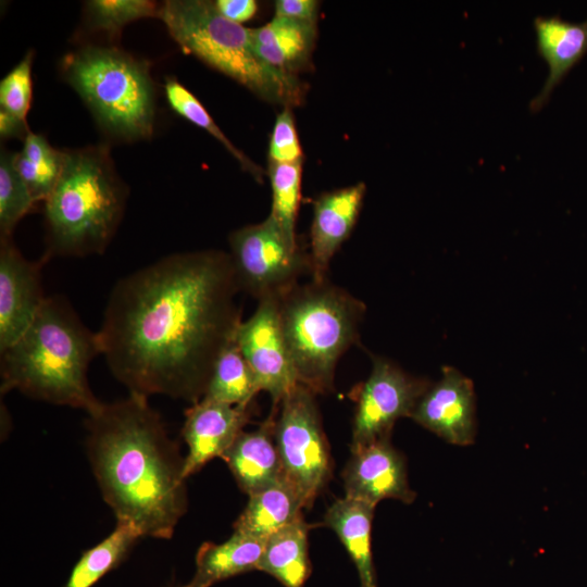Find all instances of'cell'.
I'll list each match as a JSON object with an SVG mask.
<instances>
[{
	"label": "cell",
	"mask_w": 587,
	"mask_h": 587,
	"mask_svg": "<svg viewBox=\"0 0 587 587\" xmlns=\"http://www.w3.org/2000/svg\"><path fill=\"white\" fill-rule=\"evenodd\" d=\"M239 291L224 251L159 259L113 287L96 333L99 353L129 394L195 403L242 321Z\"/></svg>",
	"instance_id": "cell-1"
},
{
	"label": "cell",
	"mask_w": 587,
	"mask_h": 587,
	"mask_svg": "<svg viewBox=\"0 0 587 587\" xmlns=\"http://www.w3.org/2000/svg\"><path fill=\"white\" fill-rule=\"evenodd\" d=\"M87 453L117 522L170 539L187 510L184 461L148 398L129 394L87 413Z\"/></svg>",
	"instance_id": "cell-2"
},
{
	"label": "cell",
	"mask_w": 587,
	"mask_h": 587,
	"mask_svg": "<svg viewBox=\"0 0 587 587\" xmlns=\"http://www.w3.org/2000/svg\"><path fill=\"white\" fill-rule=\"evenodd\" d=\"M1 353V391L18 390L52 404L89 413L102 402L87 372L100 354L91 333L65 299L46 297L27 330Z\"/></svg>",
	"instance_id": "cell-3"
},
{
	"label": "cell",
	"mask_w": 587,
	"mask_h": 587,
	"mask_svg": "<svg viewBox=\"0 0 587 587\" xmlns=\"http://www.w3.org/2000/svg\"><path fill=\"white\" fill-rule=\"evenodd\" d=\"M125 202L107 151L65 152L61 175L45 201L46 258L102 253L121 221Z\"/></svg>",
	"instance_id": "cell-4"
},
{
	"label": "cell",
	"mask_w": 587,
	"mask_h": 587,
	"mask_svg": "<svg viewBox=\"0 0 587 587\" xmlns=\"http://www.w3.org/2000/svg\"><path fill=\"white\" fill-rule=\"evenodd\" d=\"M189 54L232 77L260 98L285 108L298 105L303 90L295 75L264 63L253 48L250 28L225 18L214 2L170 0L158 15Z\"/></svg>",
	"instance_id": "cell-5"
},
{
	"label": "cell",
	"mask_w": 587,
	"mask_h": 587,
	"mask_svg": "<svg viewBox=\"0 0 587 587\" xmlns=\"http://www.w3.org/2000/svg\"><path fill=\"white\" fill-rule=\"evenodd\" d=\"M280 323L299 384L333 389L340 357L353 345L364 303L327 279L296 285L280 297Z\"/></svg>",
	"instance_id": "cell-6"
},
{
	"label": "cell",
	"mask_w": 587,
	"mask_h": 587,
	"mask_svg": "<svg viewBox=\"0 0 587 587\" xmlns=\"http://www.w3.org/2000/svg\"><path fill=\"white\" fill-rule=\"evenodd\" d=\"M62 66L103 128L128 139L152 135L154 89L146 62L117 49L86 47L67 54Z\"/></svg>",
	"instance_id": "cell-7"
},
{
	"label": "cell",
	"mask_w": 587,
	"mask_h": 587,
	"mask_svg": "<svg viewBox=\"0 0 587 587\" xmlns=\"http://www.w3.org/2000/svg\"><path fill=\"white\" fill-rule=\"evenodd\" d=\"M314 395L298 384L280 401L274 422L283 474L301 494L307 507L330 476V457Z\"/></svg>",
	"instance_id": "cell-8"
},
{
	"label": "cell",
	"mask_w": 587,
	"mask_h": 587,
	"mask_svg": "<svg viewBox=\"0 0 587 587\" xmlns=\"http://www.w3.org/2000/svg\"><path fill=\"white\" fill-rule=\"evenodd\" d=\"M229 258L240 291L258 300L282 297L304 273L311 274L309 254L291 243L268 215L229 236Z\"/></svg>",
	"instance_id": "cell-9"
},
{
	"label": "cell",
	"mask_w": 587,
	"mask_h": 587,
	"mask_svg": "<svg viewBox=\"0 0 587 587\" xmlns=\"http://www.w3.org/2000/svg\"><path fill=\"white\" fill-rule=\"evenodd\" d=\"M429 386V380L411 376L390 360L373 355L371 374L357 398L351 448L389 438L396 421L411 416Z\"/></svg>",
	"instance_id": "cell-10"
},
{
	"label": "cell",
	"mask_w": 587,
	"mask_h": 587,
	"mask_svg": "<svg viewBox=\"0 0 587 587\" xmlns=\"http://www.w3.org/2000/svg\"><path fill=\"white\" fill-rule=\"evenodd\" d=\"M280 297L258 300L253 314L241 321L235 339L254 374L260 391H266L275 404L298 384L280 323Z\"/></svg>",
	"instance_id": "cell-11"
},
{
	"label": "cell",
	"mask_w": 587,
	"mask_h": 587,
	"mask_svg": "<svg viewBox=\"0 0 587 587\" xmlns=\"http://www.w3.org/2000/svg\"><path fill=\"white\" fill-rule=\"evenodd\" d=\"M410 417L449 444H473L477 429L473 382L453 366H444L441 378L430 384Z\"/></svg>",
	"instance_id": "cell-12"
},
{
	"label": "cell",
	"mask_w": 587,
	"mask_h": 587,
	"mask_svg": "<svg viewBox=\"0 0 587 587\" xmlns=\"http://www.w3.org/2000/svg\"><path fill=\"white\" fill-rule=\"evenodd\" d=\"M48 259L32 262L11 238L0 246V351L12 346L30 326L46 297L40 271Z\"/></svg>",
	"instance_id": "cell-13"
},
{
	"label": "cell",
	"mask_w": 587,
	"mask_h": 587,
	"mask_svg": "<svg viewBox=\"0 0 587 587\" xmlns=\"http://www.w3.org/2000/svg\"><path fill=\"white\" fill-rule=\"evenodd\" d=\"M351 450L352 455L344 471L345 496L374 505L384 499L413 502L416 494L408 482L405 460L389 438Z\"/></svg>",
	"instance_id": "cell-14"
},
{
	"label": "cell",
	"mask_w": 587,
	"mask_h": 587,
	"mask_svg": "<svg viewBox=\"0 0 587 587\" xmlns=\"http://www.w3.org/2000/svg\"><path fill=\"white\" fill-rule=\"evenodd\" d=\"M249 420L248 407L202 398L185 411L183 437L188 447L184 478L214 458H222Z\"/></svg>",
	"instance_id": "cell-15"
},
{
	"label": "cell",
	"mask_w": 587,
	"mask_h": 587,
	"mask_svg": "<svg viewBox=\"0 0 587 587\" xmlns=\"http://www.w3.org/2000/svg\"><path fill=\"white\" fill-rule=\"evenodd\" d=\"M365 190V185L359 183L325 192L314 201L309 254L313 280L327 279V271L334 254L357 223Z\"/></svg>",
	"instance_id": "cell-16"
},
{
	"label": "cell",
	"mask_w": 587,
	"mask_h": 587,
	"mask_svg": "<svg viewBox=\"0 0 587 587\" xmlns=\"http://www.w3.org/2000/svg\"><path fill=\"white\" fill-rule=\"evenodd\" d=\"M534 28L537 52L549 67L541 90L529 103V110L538 112L567 72L587 52V20L571 23L558 15L537 16L534 20Z\"/></svg>",
	"instance_id": "cell-17"
},
{
	"label": "cell",
	"mask_w": 587,
	"mask_h": 587,
	"mask_svg": "<svg viewBox=\"0 0 587 587\" xmlns=\"http://www.w3.org/2000/svg\"><path fill=\"white\" fill-rule=\"evenodd\" d=\"M270 417L260 428L241 432L222 459L240 489L251 496L283 476V467Z\"/></svg>",
	"instance_id": "cell-18"
},
{
	"label": "cell",
	"mask_w": 587,
	"mask_h": 587,
	"mask_svg": "<svg viewBox=\"0 0 587 587\" xmlns=\"http://www.w3.org/2000/svg\"><path fill=\"white\" fill-rule=\"evenodd\" d=\"M253 48L271 67L289 74L300 70L310 59L316 36L315 23L274 16L259 28H250Z\"/></svg>",
	"instance_id": "cell-19"
},
{
	"label": "cell",
	"mask_w": 587,
	"mask_h": 587,
	"mask_svg": "<svg viewBox=\"0 0 587 587\" xmlns=\"http://www.w3.org/2000/svg\"><path fill=\"white\" fill-rule=\"evenodd\" d=\"M375 505L345 496L326 511L324 523L332 528L352 559L361 587H377L371 533Z\"/></svg>",
	"instance_id": "cell-20"
},
{
	"label": "cell",
	"mask_w": 587,
	"mask_h": 587,
	"mask_svg": "<svg viewBox=\"0 0 587 587\" xmlns=\"http://www.w3.org/2000/svg\"><path fill=\"white\" fill-rule=\"evenodd\" d=\"M307 507L298 489L284 476L249 496L248 503L234 524V532L266 539L301 516Z\"/></svg>",
	"instance_id": "cell-21"
},
{
	"label": "cell",
	"mask_w": 587,
	"mask_h": 587,
	"mask_svg": "<svg viewBox=\"0 0 587 587\" xmlns=\"http://www.w3.org/2000/svg\"><path fill=\"white\" fill-rule=\"evenodd\" d=\"M266 539L234 532L222 544L205 542L196 555V572L189 587H211L215 583L258 569Z\"/></svg>",
	"instance_id": "cell-22"
},
{
	"label": "cell",
	"mask_w": 587,
	"mask_h": 587,
	"mask_svg": "<svg viewBox=\"0 0 587 587\" xmlns=\"http://www.w3.org/2000/svg\"><path fill=\"white\" fill-rule=\"evenodd\" d=\"M309 529L301 515L270 535L257 570L270 574L285 587H303L311 574Z\"/></svg>",
	"instance_id": "cell-23"
},
{
	"label": "cell",
	"mask_w": 587,
	"mask_h": 587,
	"mask_svg": "<svg viewBox=\"0 0 587 587\" xmlns=\"http://www.w3.org/2000/svg\"><path fill=\"white\" fill-rule=\"evenodd\" d=\"M259 391L254 374L234 338L218 354L203 398L249 407Z\"/></svg>",
	"instance_id": "cell-24"
},
{
	"label": "cell",
	"mask_w": 587,
	"mask_h": 587,
	"mask_svg": "<svg viewBox=\"0 0 587 587\" xmlns=\"http://www.w3.org/2000/svg\"><path fill=\"white\" fill-rule=\"evenodd\" d=\"M140 537L133 524L117 522L108 537L82 554L63 587H92L125 559Z\"/></svg>",
	"instance_id": "cell-25"
},
{
	"label": "cell",
	"mask_w": 587,
	"mask_h": 587,
	"mask_svg": "<svg viewBox=\"0 0 587 587\" xmlns=\"http://www.w3.org/2000/svg\"><path fill=\"white\" fill-rule=\"evenodd\" d=\"M65 152L50 146L41 135L29 132L14 165L36 202L46 201L54 188L64 164Z\"/></svg>",
	"instance_id": "cell-26"
},
{
	"label": "cell",
	"mask_w": 587,
	"mask_h": 587,
	"mask_svg": "<svg viewBox=\"0 0 587 587\" xmlns=\"http://www.w3.org/2000/svg\"><path fill=\"white\" fill-rule=\"evenodd\" d=\"M272 187L270 216L277 223L286 238L296 240V218L301 199L302 161L294 163L270 162L267 171Z\"/></svg>",
	"instance_id": "cell-27"
},
{
	"label": "cell",
	"mask_w": 587,
	"mask_h": 587,
	"mask_svg": "<svg viewBox=\"0 0 587 587\" xmlns=\"http://www.w3.org/2000/svg\"><path fill=\"white\" fill-rule=\"evenodd\" d=\"M165 96L171 108L192 124L205 129L216 138L227 151L238 161L241 168L248 172L257 182L262 183L265 172L243 152L237 149L215 124L207 109L185 86L174 79L165 83Z\"/></svg>",
	"instance_id": "cell-28"
},
{
	"label": "cell",
	"mask_w": 587,
	"mask_h": 587,
	"mask_svg": "<svg viewBox=\"0 0 587 587\" xmlns=\"http://www.w3.org/2000/svg\"><path fill=\"white\" fill-rule=\"evenodd\" d=\"M36 203L30 190L14 165V153L1 152L0 158V233L11 238L16 224Z\"/></svg>",
	"instance_id": "cell-29"
},
{
	"label": "cell",
	"mask_w": 587,
	"mask_h": 587,
	"mask_svg": "<svg viewBox=\"0 0 587 587\" xmlns=\"http://www.w3.org/2000/svg\"><path fill=\"white\" fill-rule=\"evenodd\" d=\"M159 7L147 0H91L86 3V16L91 29L117 33L126 24L157 16Z\"/></svg>",
	"instance_id": "cell-30"
},
{
	"label": "cell",
	"mask_w": 587,
	"mask_h": 587,
	"mask_svg": "<svg viewBox=\"0 0 587 587\" xmlns=\"http://www.w3.org/2000/svg\"><path fill=\"white\" fill-rule=\"evenodd\" d=\"M32 61L29 51L0 83L1 109L23 121L32 101Z\"/></svg>",
	"instance_id": "cell-31"
},
{
	"label": "cell",
	"mask_w": 587,
	"mask_h": 587,
	"mask_svg": "<svg viewBox=\"0 0 587 587\" xmlns=\"http://www.w3.org/2000/svg\"><path fill=\"white\" fill-rule=\"evenodd\" d=\"M268 158L270 162L274 163L302 161V149L290 108H284L276 117L270 139Z\"/></svg>",
	"instance_id": "cell-32"
},
{
	"label": "cell",
	"mask_w": 587,
	"mask_h": 587,
	"mask_svg": "<svg viewBox=\"0 0 587 587\" xmlns=\"http://www.w3.org/2000/svg\"><path fill=\"white\" fill-rule=\"evenodd\" d=\"M319 2L315 0H277L275 16L316 23Z\"/></svg>",
	"instance_id": "cell-33"
},
{
	"label": "cell",
	"mask_w": 587,
	"mask_h": 587,
	"mask_svg": "<svg viewBox=\"0 0 587 587\" xmlns=\"http://www.w3.org/2000/svg\"><path fill=\"white\" fill-rule=\"evenodd\" d=\"M216 10L227 20L241 24L253 17L258 10L254 0H217Z\"/></svg>",
	"instance_id": "cell-34"
},
{
	"label": "cell",
	"mask_w": 587,
	"mask_h": 587,
	"mask_svg": "<svg viewBox=\"0 0 587 587\" xmlns=\"http://www.w3.org/2000/svg\"><path fill=\"white\" fill-rule=\"evenodd\" d=\"M29 133L26 121L0 109V134L2 138L26 137Z\"/></svg>",
	"instance_id": "cell-35"
},
{
	"label": "cell",
	"mask_w": 587,
	"mask_h": 587,
	"mask_svg": "<svg viewBox=\"0 0 587 587\" xmlns=\"http://www.w3.org/2000/svg\"><path fill=\"white\" fill-rule=\"evenodd\" d=\"M177 587H178V586H177ZM179 587H189V586H188V584H186V585H182V586H179Z\"/></svg>",
	"instance_id": "cell-36"
}]
</instances>
